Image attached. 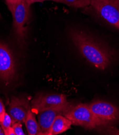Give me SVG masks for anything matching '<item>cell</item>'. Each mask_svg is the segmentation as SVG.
Instances as JSON below:
<instances>
[{
    "instance_id": "277c9868",
    "label": "cell",
    "mask_w": 119,
    "mask_h": 135,
    "mask_svg": "<svg viewBox=\"0 0 119 135\" xmlns=\"http://www.w3.org/2000/svg\"><path fill=\"white\" fill-rule=\"evenodd\" d=\"M89 107L99 127L111 125L119 120V108L112 103L97 100L89 104Z\"/></svg>"
},
{
    "instance_id": "30bf717a",
    "label": "cell",
    "mask_w": 119,
    "mask_h": 135,
    "mask_svg": "<svg viewBox=\"0 0 119 135\" xmlns=\"http://www.w3.org/2000/svg\"><path fill=\"white\" fill-rule=\"evenodd\" d=\"M71 121L62 115H58L53 123L48 135H57L71 128Z\"/></svg>"
},
{
    "instance_id": "8992f818",
    "label": "cell",
    "mask_w": 119,
    "mask_h": 135,
    "mask_svg": "<svg viewBox=\"0 0 119 135\" xmlns=\"http://www.w3.org/2000/svg\"><path fill=\"white\" fill-rule=\"evenodd\" d=\"M17 65L14 54L5 43L0 42V79L7 85L15 79Z\"/></svg>"
},
{
    "instance_id": "52a82bcc",
    "label": "cell",
    "mask_w": 119,
    "mask_h": 135,
    "mask_svg": "<svg viewBox=\"0 0 119 135\" xmlns=\"http://www.w3.org/2000/svg\"><path fill=\"white\" fill-rule=\"evenodd\" d=\"M68 102L63 94H49L41 95L33 99L31 102V110L38 115L39 113Z\"/></svg>"
},
{
    "instance_id": "e0dca14e",
    "label": "cell",
    "mask_w": 119,
    "mask_h": 135,
    "mask_svg": "<svg viewBox=\"0 0 119 135\" xmlns=\"http://www.w3.org/2000/svg\"><path fill=\"white\" fill-rule=\"evenodd\" d=\"M3 131L4 133V135H16L15 131L12 128V127H10L7 129L4 130Z\"/></svg>"
},
{
    "instance_id": "9c48e42d",
    "label": "cell",
    "mask_w": 119,
    "mask_h": 135,
    "mask_svg": "<svg viewBox=\"0 0 119 135\" xmlns=\"http://www.w3.org/2000/svg\"><path fill=\"white\" fill-rule=\"evenodd\" d=\"M31 108L28 99L23 97H12L8 109V114L11 118L12 124L17 122L24 123L26 115Z\"/></svg>"
},
{
    "instance_id": "6da1fadb",
    "label": "cell",
    "mask_w": 119,
    "mask_h": 135,
    "mask_svg": "<svg viewBox=\"0 0 119 135\" xmlns=\"http://www.w3.org/2000/svg\"><path fill=\"white\" fill-rule=\"evenodd\" d=\"M69 37L81 55L89 64L100 70L111 64L113 53L107 47L91 35L77 29H72Z\"/></svg>"
},
{
    "instance_id": "5bb4252c",
    "label": "cell",
    "mask_w": 119,
    "mask_h": 135,
    "mask_svg": "<svg viewBox=\"0 0 119 135\" xmlns=\"http://www.w3.org/2000/svg\"><path fill=\"white\" fill-rule=\"evenodd\" d=\"M12 128L14 129L16 135H25L22 128V124L21 122H15L12 124Z\"/></svg>"
},
{
    "instance_id": "ba28073f",
    "label": "cell",
    "mask_w": 119,
    "mask_h": 135,
    "mask_svg": "<svg viewBox=\"0 0 119 135\" xmlns=\"http://www.w3.org/2000/svg\"><path fill=\"white\" fill-rule=\"evenodd\" d=\"M71 105L68 102L59 106L42 112L38 114V123L44 135H48L51 125L56 117L59 115H64Z\"/></svg>"
},
{
    "instance_id": "2e32d148",
    "label": "cell",
    "mask_w": 119,
    "mask_h": 135,
    "mask_svg": "<svg viewBox=\"0 0 119 135\" xmlns=\"http://www.w3.org/2000/svg\"><path fill=\"white\" fill-rule=\"evenodd\" d=\"M24 1L28 3L29 6H31L32 4L37 3V2H43L45 1H53L58 3H60V0H24Z\"/></svg>"
},
{
    "instance_id": "d6986e66",
    "label": "cell",
    "mask_w": 119,
    "mask_h": 135,
    "mask_svg": "<svg viewBox=\"0 0 119 135\" xmlns=\"http://www.w3.org/2000/svg\"><path fill=\"white\" fill-rule=\"evenodd\" d=\"M0 135H4V131H3V129H2L1 127H0Z\"/></svg>"
},
{
    "instance_id": "9a60e30c",
    "label": "cell",
    "mask_w": 119,
    "mask_h": 135,
    "mask_svg": "<svg viewBox=\"0 0 119 135\" xmlns=\"http://www.w3.org/2000/svg\"><path fill=\"white\" fill-rule=\"evenodd\" d=\"M6 113L5 106L2 101L0 99V123H1L3 120L5 114Z\"/></svg>"
},
{
    "instance_id": "7a4b0ae2",
    "label": "cell",
    "mask_w": 119,
    "mask_h": 135,
    "mask_svg": "<svg viewBox=\"0 0 119 135\" xmlns=\"http://www.w3.org/2000/svg\"><path fill=\"white\" fill-rule=\"evenodd\" d=\"M13 19V30L18 45L24 47L29 22L30 20V7L24 0L12 4H8Z\"/></svg>"
},
{
    "instance_id": "7c38bea8",
    "label": "cell",
    "mask_w": 119,
    "mask_h": 135,
    "mask_svg": "<svg viewBox=\"0 0 119 135\" xmlns=\"http://www.w3.org/2000/svg\"><path fill=\"white\" fill-rule=\"evenodd\" d=\"M60 3L70 7L81 8L91 5V0H60Z\"/></svg>"
},
{
    "instance_id": "3957f363",
    "label": "cell",
    "mask_w": 119,
    "mask_h": 135,
    "mask_svg": "<svg viewBox=\"0 0 119 135\" xmlns=\"http://www.w3.org/2000/svg\"><path fill=\"white\" fill-rule=\"evenodd\" d=\"M63 116L71 121L72 125L80 126L86 130H93L99 127L95 117L90 109L89 104L72 105Z\"/></svg>"
},
{
    "instance_id": "4fadbf2b",
    "label": "cell",
    "mask_w": 119,
    "mask_h": 135,
    "mask_svg": "<svg viewBox=\"0 0 119 135\" xmlns=\"http://www.w3.org/2000/svg\"><path fill=\"white\" fill-rule=\"evenodd\" d=\"M12 119L10 116L9 115L8 113H6L4 116V118L3 120L1 123H0V126H1L3 130H5L8 128H10L12 126Z\"/></svg>"
},
{
    "instance_id": "ffe728a7",
    "label": "cell",
    "mask_w": 119,
    "mask_h": 135,
    "mask_svg": "<svg viewBox=\"0 0 119 135\" xmlns=\"http://www.w3.org/2000/svg\"><path fill=\"white\" fill-rule=\"evenodd\" d=\"M1 17V13H0V18Z\"/></svg>"
},
{
    "instance_id": "ac0fdd59",
    "label": "cell",
    "mask_w": 119,
    "mask_h": 135,
    "mask_svg": "<svg viewBox=\"0 0 119 135\" xmlns=\"http://www.w3.org/2000/svg\"><path fill=\"white\" fill-rule=\"evenodd\" d=\"M5 1L6 2L7 4H12V3H16L20 1V0H5Z\"/></svg>"
},
{
    "instance_id": "5b68a950",
    "label": "cell",
    "mask_w": 119,
    "mask_h": 135,
    "mask_svg": "<svg viewBox=\"0 0 119 135\" xmlns=\"http://www.w3.org/2000/svg\"><path fill=\"white\" fill-rule=\"evenodd\" d=\"M91 6L102 19L119 30V0H91Z\"/></svg>"
},
{
    "instance_id": "8fae6325",
    "label": "cell",
    "mask_w": 119,
    "mask_h": 135,
    "mask_svg": "<svg viewBox=\"0 0 119 135\" xmlns=\"http://www.w3.org/2000/svg\"><path fill=\"white\" fill-rule=\"evenodd\" d=\"M24 123L29 135H44V133L35 118V114L31 108L26 115Z\"/></svg>"
}]
</instances>
